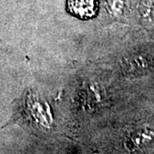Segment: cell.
<instances>
[{
  "label": "cell",
  "mask_w": 154,
  "mask_h": 154,
  "mask_svg": "<svg viewBox=\"0 0 154 154\" xmlns=\"http://www.w3.org/2000/svg\"><path fill=\"white\" fill-rule=\"evenodd\" d=\"M68 10L80 19H89L96 16L97 0H68Z\"/></svg>",
  "instance_id": "6da1fadb"
}]
</instances>
